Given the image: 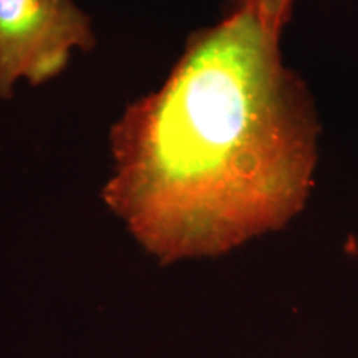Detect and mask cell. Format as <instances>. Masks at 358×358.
<instances>
[{
    "label": "cell",
    "mask_w": 358,
    "mask_h": 358,
    "mask_svg": "<svg viewBox=\"0 0 358 358\" xmlns=\"http://www.w3.org/2000/svg\"><path fill=\"white\" fill-rule=\"evenodd\" d=\"M320 131L280 34L236 0L113 123L101 201L161 266L224 256L306 209Z\"/></svg>",
    "instance_id": "cell-1"
},
{
    "label": "cell",
    "mask_w": 358,
    "mask_h": 358,
    "mask_svg": "<svg viewBox=\"0 0 358 358\" xmlns=\"http://www.w3.org/2000/svg\"><path fill=\"white\" fill-rule=\"evenodd\" d=\"M95 47L93 20L77 0H0V100L10 101L20 82H52L75 52Z\"/></svg>",
    "instance_id": "cell-2"
},
{
    "label": "cell",
    "mask_w": 358,
    "mask_h": 358,
    "mask_svg": "<svg viewBox=\"0 0 358 358\" xmlns=\"http://www.w3.org/2000/svg\"><path fill=\"white\" fill-rule=\"evenodd\" d=\"M252 2L266 24L275 32L282 34V29L287 25L292 15L294 0H252Z\"/></svg>",
    "instance_id": "cell-3"
}]
</instances>
